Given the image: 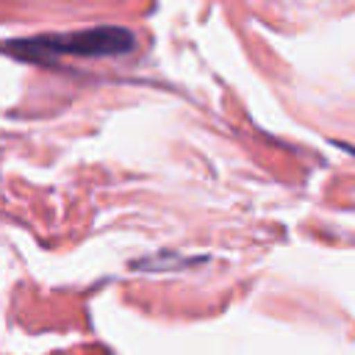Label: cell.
I'll return each instance as SVG.
<instances>
[{
	"label": "cell",
	"instance_id": "cell-1",
	"mask_svg": "<svg viewBox=\"0 0 355 355\" xmlns=\"http://www.w3.org/2000/svg\"><path fill=\"white\" fill-rule=\"evenodd\" d=\"M136 47V36L122 25H89L80 31L67 33H42L3 42L0 50L36 64H53L58 55H78V58H111L125 55Z\"/></svg>",
	"mask_w": 355,
	"mask_h": 355
}]
</instances>
